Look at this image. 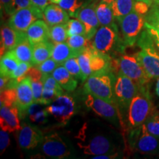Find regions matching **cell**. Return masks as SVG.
<instances>
[{
    "mask_svg": "<svg viewBox=\"0 0 159 159\" xmlns=\"http://www.w3.org/2000/svg\"><path fill=\"white\" fill-rule=\"evenodd\" d=\"M155 111L148 85H139L138 90L128 110L129 128H140Z\"/></svg>",
    "mask_w": 159,
    "mask_h": 159,
    "instance_id": "6da1fadb",
    "label": "cell"
},
{
    "mask_svg": "<svg viewBox=\"0 0 159 159\" xmlns=\"http://www.w3.org/2000/svg\"><path fill=\"white\" fill-rule=\"evenodd\" d=\"M96 50L111 57L124 54L127 46L119 35L118 27L114 26H100L92 39Z\"/></svg>",
    "mask_w": 159,
    "mask_h": 159,
    "instance_id": "7a4b0ae2",
    "label": "cell"
},
{
    "mask_svg": "<svg viewBox=\"0 0 159 159\" xmlns=\"http://www.w3.org/2000/svg\"><path fill=\"white\" fill-rule=\"evenodd\" d=\"M137 44L141 51L135 54L150 79L159 77V52L154 41L146 28H144L138 40Z\"/></svg>",
    "mask_w": 159,
    "mask_h": 159,
    "instance_id": "3957f363",
    "label": "cell"
},
{
    "mask_svg": "<svg viewBox=\"0 0 159 159\" xmlns=\"http://www.w3.org/2000/svg\"><path fill=\"white\" fill-rule=\"evenodd\" d=\"M116 78L112 71L91 75L85 81L84 92L116 104L114 95Z\"/></svg>",
    "mask_w": 159,
    "mask_h": 159,
    "instance_id": "277c9868",
    "label": "cell"
},
{
    "mask_svg": "<svg viewBox=\"0 0 159 159\" xmlns=\"http://www.w3.org/2000/svg\"><path fill=\"white\" fill-rule=\"evenodd\" d=\"M122 36L127 47H133L137 42L139 35L144 28V16L132 11L119 20Z\"/></svg>",
    "mask_w": 159,
    "mask_h": 159,
    "instance_id": "5b68a950",
    "label": "cell"
},
{
    "mask_svg": "<svg viewBox=\"0 0 159 159\" xmlns=\"http://www.w3.org/2000/svg\"><path fill=\"white\" fill-rule=\"evenodd\" d=\"M119 73L125 75L137 85L148 84L150 78L145 72L136 55L122 54L116 59Z\"/></svg>",
    "mask_w": 159,
    "mask_h": 159,
    "instance_id": "8992f818",
    "label": "cell"
},
{
    "mask_svg": "<svg viewBox=\"0 0 159 159\" xmlns=\"http://www.w3.org/2000/svg\"><path fill=\"white\" fill-rule=\"evenodd\" d=\"M139 85L125 75L119 73L114 85L116 105L122 110H128L131 101L136 95Z\"/></svg>",
    "mask_w": 159,
    "mask_h": 159,
    "instance_id": "52a82bcc",
    "label": "cell"
},
{
    "mask_svg": "<svg viewBox=\"0 0 159 159\" xmlns=\"http://www.w3.org/2000/svg\"><path fill=\"white\" fill-rule=\"evenodd\" d=\"M49 114L55 118L61 125H66L75 114L76 107L72 97L67 94H62L47 107Z\"/></svg>",
    "mask_w": 159,
    "mask_h": 159,
    "instance_id": "ba28073f",
    "label": "cell"
},
{
    "mask_svg": "<svg viewBox=\"0 0 159 159\" xmlns=\"http://www.w3.org/2000/svg\"><path fill=\"white\" fill-rule=\"evenodd\" d=\"M130 139L136 150L142 154L159 155V139L151 134L144 123L140 128L134 129Z\"/></svg>",
    "mask_w": 159,
    "mask_h": 159,
    "instance_id": "9c48e42d",
    "label": "cell"
},
{
    "mask_svg": "<svg viewBox=\"0 0 159 159\" xmlns=\"http://www.w3.org/2000/svg\"><path fill=\"white\" fill-rule=\"evenodd\" d=\"M85 103L89 108L112 124L117 125L119 123V107L115 103L108 102L92 94H88Z\"/></svg>",
    "mask_w": 159,
    "mask_h": 159,
    "instance_id": "30bf717a",
    "label": "cell"
},
{
    "mask_svg": "<svg viewBox=\"0 0 159 159\" xmlns=\"http://www.w3.org/2000/svg\"><path fill=\"white\" fill-rule=\"evenodd\" d=\"M43 12L30 6L13 13L10 17L8 25L16 31L26 33L35 21L43 19Z\"/></svg>",
    "mask_w": 159,
    "mask_h": 159,
    "instance_id": "8fae6325",
    "label": "cell"
},
{
    "mask_svg": "<svg viewBox=\"0 0 159 159\" xmlns=\"http://www.w3.org/2000/svg\"><path fill=\"white\" fill-rule=\"evenodd\" d=\"M41 144L42 152L49 158L61 159L70 155L68 147L56 133L46 136Z\"/></svg>",
    "mask_w": 159,
    "mask_h": 159,
    "instance_id": "7c38bea8",
    "label": "cell"
},
{
    "mask_svg": "<svg viewBox=\"0 0 159 159\" xmlns=\"http://www.w3.org/2000/svg\"><path fill=\"white\" fill-rule=\"evenodd\" d=\"M77 146L84 154L93 156L111 153L114 150V146L111 141L102 135H96L85 142H78Z\"/></svg>",
    "mask_w": 159,
    "mask_h": 159,
    "instance_id": "4fadbf2b",
    "label": "cell"
},
{
    "mask_svg": "<svg viewBox=\"0 0 159 159\" xmlns=\"http://www.w3.org/2000/svg\"><path fill=\"white\" fill-rule=\"evenodd\" d=\"M34 102L31 80L29 76L18 84L16 87V105L19 113V117L24 119L27 115L29 108Z\"/></svg>",
    "mask_w": 159,
    "mask_h": 159,
    "instance_id": "5bb4252c",
    "label": "cell"
},
{
    "mask_svg": "<svg viewBox=\"0 0 159 159\" xmlns=\"http://www.w3.org/2000/svg\"><path fill=\"white\" fill-rule=\"evenodd\" d=\"M96 5L94 3L83 5L77 11L75 17L82 21L84 25L86 37L89 39H92L96 34L97 30L100 27V24L96 13Z\"/></svg>",
    "mask_w": 159,
    "mask_h": 159,
    "instance_id": "9a60e30c",
    "label": "cell"
},
{
    "mask_svg": "<svg viewBox=\"0 0 159 159\" xmlns=\"http://www.w3.org/2000/svg\"><path fill=\"white\" fill-rule=\"evenodd\" d=\"M44 136L37 127L24 123L18 135V143L23 150H31L42 143Z\"/></svg>",
    "mask_w": 159,
    "mask_h": 159,
    "instance_id": "2e32d148",
    "label": "cell"
},
{
    "mask_svg": "<svg viewBox=\"0 0 159 159\" xmlns=\"http://www.w3.org/2000/svg\"><path fill=\"white\" fill-rule=\"evenodd\" d=\"M19 113L16 105L1 106L0 110V126L1 130L7 133H14L21 129Z\"/></svg>",
    "mask_w": 159,
    "mask_h": 159,
    "instance_id": "e0dca14e",
    "label": "cell"
},
{
    "mask_svg": "<svg viewBox=\"0 0 159 159\" xmlns=\"http://www.w3.org/2000/svg\"><path fill=\"white\" fill-rule=\"evenodd\" d=\"M27 35L23 32H17L9 25H4L1 28V57L5 52L13 50L21 39Z\"/></svg>",
    "mask_w": 159,
    "mask_h": 159,
    "instance_id": "ac0fdd59",
    "label": "cell"
},
{
    "mask_svg": "<svg viewBox=\"0 0 159 159\" xmlns=\"http://www.w3.org/2000/svg\"><path fill=\"white\" fill-rule=\"evenodd\" d=\"M26 33L30 42L34 45L50 39V27L45 21L38 19L29 27Z\"/></svg>",
    "mask_w": 159,
    "mask_h": 159,
    "instance_id": "d6986e66",
    "label": "cell"
},
{
    "mask_svg": "<svg viewBox=\"0 0 159 159\" xmlns=\"http://www.w3.org/2000/svg\"><path fill=\"white\" fill-rule=\"evenodd\" d=\"M69 13L57 4H50L43 11V17L46 23L49 27L54 25L66 24L69 20Z\"/></svg>",
    "mask_w": 159,
    "mask_h": 159,
    "instance_id": "ffe728a7",
    "label": "cell"
},
{
    "mask_svg": "<svg viewBox=\"0 0 159 159\" xmlns=\"http://www.w3.org/2000/svg\"><path fill=\"white\" fill-rule=\"evenodd\" d=\"M91 75L112 71V57L93 49L90 58Z\"/></svg>",
    "mask_w": 159,
    "mask_h": 159,
    "instance_id": "44dd1931",
    "label": "cell"
},
{
    "mask_svg": "<svg viewBox=\"0 0 159 159\" xmlns=\"http://www.w3.org/2000/svg\"><path fill=\"white\" fill-rule=\"evenodd\" d=\"M61 86L67 91H73L77 86V81L63 66H59L52 73Z\"/></svg>",
    "mask_w": 159,
    "mask_h": 159,
    "instance_id": "7402d4cb",
    "label": "cell"
},
{
    "mask_svg": "<svg viewBox=\"0 0 159 159\" xmlns=\"http://www.w3.org/2000/svg\"><path fill=\"white\" fill-rule=\"evenodd\" d=\"M32 47H33V64L37 66L52 57L54 43L49 41L48 40L32 45Z\"/></svg>",
    "mask_w": 159,
    "mask_h": 159,
    "instance_id": "603a6c76",
    "label": "cell"
},
{
    "mask_svg": "<svg viewBox=\"0 0 159 159\" xmlns=\"http://www.w3.org/2000/svg\"><path fill=\"white\" fill-rule=\"evenodd\" d=\"M79 55V53L71 49L66 41V42L55 43L51 57L59 65H63L66 61L71 57H78Z\"/></svg>",
    "mask_w": 159,
    "mask_h": 159,
    "instance_id": "cb8c5ba5",
    "label": "cell"
},
{
    "mask_svg": "<svg viewBox=\"0 0 159 159\" xmlns=\"http://www.w3.org/2000/svg\"><path fill=\"white\" fill-rule=\"evenodd\" d=\"M19 63V60L17 58L13 51L6 52L1 57V61H0L1 76L7 77L10 78L13 71L17 69Z\"/></svg>",
    "mask_w": 159,
    "mask_h": 159,
    "instance_id": "d4e9b609",
    "label": "cell"
},
{
    "mask_svg": "<svg viewBox=\"0 0 159 159\" xmlns=\"http://www.w3.org/2000/svg\"><path fill=\"white\" fill-rule=\"evenodd\" d=\"M12 51L14 52L20 62L33 63V47L27 35L20 41Z\"/></svg>",
    "mask_w": 159,
    "mask_h": 159,
    "instance_id": "484cf974",
    "label": "cell"
},
{
    "mask_svg": "<svg viewBox=\"0 0 159 159\" xmlns=\"http://www.w3.org/2000/svg\"><path fill=\"white\" fill-rule=\"evenodd\" d=\"M96 13L101 26H114L115 24L112 8L109 4L101 1L95 7Z\"/></svg>",
    "mask_w": 159,
    "mask_h": 159,
    "instance_id": "4316f807",
    "label": "cell"
},
{
    "mask_svg": "<svg viewBox=\"0 0 159 159\" xmlns=\"http://www.w3.org/2000/svg\"><path fill=\"white\" fill-rule=\"evenodd\" d=\"M28 76L31 80L34 102L40 103L42 97L43 85L42 82V73L37 67H32L30 69Z\"/></svg>",
    "mask_w": 159,
    "mask_h": 159,
    "instance_id": "83f0119b",
    "label": "cell"
},
{
    "mask_svg": "<svg viewBox=\"0 0 159 159\" xmlns=\"http://www.w3.org/2000/svg\"><path fill=\"white\" fill-rule=\"evenodd\" d=\"M134 0H114L111 4L114 16L117 21L134 11Z\"/></svg>",
    "mask_w": 159,
    "mask_h": 159,
    "instance_id": "f1b7e54d",
    "label": "cell"
},
{
    "mask_svg": "<svg viewBox=\"0 0 159 159\" xmlns=\"http://www.w3.org/2000/svg\"><path fill=\"white\" fill-rule=\"evenodd\" d=\"M66 42L71 49H74L79 54L88 49L94 48L92 39H89L85 35H75L69 36Z\"/></svg>",
    "mask_w": 159,
    "mask_h": 159,
    "instance_id": "f546056e",
    "label": "cell"
},
{
    "mask_svg": "<svg viewBox=\"0 0 159 159\" xmlns=\"http://www.w3.org/2000/svg\"><path fill=\"white\" fill-rule=\"evenodd\" d=\"M41 104L33 102L29 108L27 115L32 122L38 125H43L47 121L49 113L47 108L41 107Z\"/></svg>",
    "mask_w": 159,
    "mask_h": 159,
    "instance_id": "4dcf8cb0",
    "label": "cell"
},
{
    "mask_svg": "<svg viewBox=\"0 0 159 159\" xmlns=\"http://www.w3.org/2000/svg\"><path fill=\"white\" fill-rule=\"evenodd\" d=\"M68 37L66 24H61L50 27V39L54 44L66 42Z\"/></svg>",
    "mask_w": 159,
    "mask_h": 159,
    "instance_id": "1f68e13d",
    "label": "cell"
},
{
    "mask_svg": "<svg viewBox=\"0 0 159 159\" xmlns=\"http://www.w3.org/2000/svg\"><path fill=\"white\" fill-rule=\"evenodd\" d=\"M94 49V48H93ZM93 49H88L82 53H80L77 57V60L80 66L81 71H82L84 81L88 79V77L91 75V71L90 68V58L91 51Z\"/></svg>",
    "mask_w": 159,
    "mask_h": 159,
    "instance_id": "d6a6232c",
    "label": "cell"
},
{
    "mask_svg": "<svg viewBox=\"0 0 159 159\" xmlns=\"http://www.w3.org/2000/svg\"><path fill=\"white\" fill-rule=\"evenodd\" d=\"M63 66L75 79H80L83 82H84V77H83V72L80 66L77 57L68 59L63 63Z\"/></svg>",
    "mask_w": 159,
    "mask_h": 159,
    "instance_id": "836d02e7",
    "label": "cell"
},
{
    "mask_svg": "<svg viewBox=\"0 0 159 159\" xmlns=\"http://www.w3.org/2000/svg\"><path fill=\"white\" fill-rule=\"evenodd\" d=\"M67 33L68 36H71L75 35H81L86 36L85 26L78 19H69L66 23Z\"/></svg>",
    "mask_w": 159,
    "mask_h": 159,
    "instance_id": "e575fe53",
    "label": "cell"
},
{
    "mask_svg": "<svg viewBox=\"0 0 159 159\" xmlns=\"http://www.w3.org/2000/svg\"><path fill=\"white\" fill-rule=\"evenodd\" d=\"M144 124L151 134L159 138V111L155 110Z\"/></svg>",
    "mask_w": 159,
    "mask_h": 159,
    "instance_id": "d590c367",
    "label": "cell"
},
{
    "mask_svg": "<svg viewBox=\"0 0 159 159\" xmlns=\"http://www.w3.org/2000/svg\"><path fill=\"white\" fill-rule=\"evenodd\" d=\"M58 5L64 9L70 16L75 17L77 11L83 5L81 0H61Z\"/></svg>",
    "mask_w": 159,
    "mask_h": 159,
    "instance_id": "8d00e7d4",
    "label": "cell"
},
{
    "mask_svg": "<svg viewBox=\"0 0 159 159\" xmlns=\"http://www.w3.org/2000/svg\"><path fill=\"white\" fill-rule=\"evenodd\" d=\"M16 88L15 89H5L1 92L0 102L1 106H13L16 105Z\"/></svg>",
    "mask_w": 159,
    "mask_h": 159,
    "instance_id": "74e56055",
    "label": "cell"
},
{
    "mask_svg": "<svg viewBox=\"0 0 159 159\" xmlns=\"http://www.w3.org/2000/svg\"><path fill=\"white\" fill-rule=\"evenodd\" d=\"M33 66V63L27 62H20L19 65L18 66L17 69L13 71L10 78L16 80L18 82L20 83L22 80L28 76V73Z\"/></svg>",
    "mask_w": 159,
    "mask_h": 159,
    "instance_id": "f35d334b",
    "label": "cell"
},
{
    "mask_svg": "<svg viewBox=\"0 0 159 159\" xmlns=\"http://www.w3.org/2000/svg\"><path fill=\"white\" fill-rule=\"evenodd\" d=\"M144 18L147 23L159 31V5L151 6Z\"/></svg>",
    "mask_w": 159,
    "mask_h": 159,
    "instance_id": "ab89813d",
    "label": "cell"
},
{
    "mask_svg": "<svg viewBox=\"0 0 159 159\" xmlns=\"http://www.w3.org/2000/svg\"><path fill=\"white\" fill-rule=\"evenodd\" d=\"M59 66L61 65H59L56 61H55L52 57H50V58L45 61L44 62L37 65L36 67L41 71L42 75H52V73Z\"/></svg>",
    "mask_w": 159,
    "mask_h": 159,
    "instance_id": "60d3db41",
    "label": "cell"
},
{
    "mask_svg": "<svg viewBox=\"0 0 159 159\" xmlns=\"http://www.w3.org/2000/svg\"><path fill=\"white\" fill-rule=\"evenodd\" d=\"M144 27L148 30L150 36L152 37V40H153L156 49L159 52V31L157 30L156 28H154L153 27H152V26L147 22H145Z\"/></svg>",
    "mask_w": 159,
    "mask_h": 159,
    "instance_id": "b9f144b4",
    "label": "cell"
},
{
    "mask_svg": "<svg viewBox=\"0 0 159 159\" xmlns=\"http://www.w3.org/2000/svg\"><path fill=\"white\" fill-rule=\"evenodd\" d=\"M10 144V136L7 132L2 130L0 132V150L1 155L5 152L7 147Z\"/></svg>",
    "mask_w": 159,
    "mask_h": 159,
    "instance_id": "7bdbcfd3",
    "label": "cell"
},
{
    "mask_svg": "<svg viewBox=\"0 0 159 159\" xmlns=\"http://www.w3.org/2000/svg\"><path fill=\"white\" fill-rule=\"evenodd\" d=\"M150 6L148 5L147 3L141 1H136L134 3V11L136 13H139V14L145 16L148 13L149 10H150Z\"/></svg>",
    "mask_w": 159,
    "mask_h": 159,
    "instance_id": "ee69618b",
    "label": "cell"
},
{
    "mask_svg": "<svg viewBox=\"0 0 159 159\" xmlns=\"http://www.w3.org/2000/svg\"><path fill=\"white\" fill-rule=\"evenodd\" d=\"M31 6L30 0H13V7L12 11L13 13L20 9L25 8Z\"/></svg>",
    "mask_w": 159,
    "mask_h": 159,
    "instance_id": "f6af8a7d",
    "label": "cell"
},
{
    "mask_svg": "<svg viewBox=\"0 0 159 159\" xmlns=\"http://www.w3.org/2000/svg\"><path fill=\"white\" fill-rule=\"evenodd\" d=\"M30 3L31 6L43 13L46 7L52 2L50 0H30Z\"/></svg>",
    "mask_w": 159,
    "mask_h": 159,
    "instance_id": "bcb514c9",
    "label": "cell"
},
{
    "mask_svg": "<svg viewBox=\"0 0 159 159\" xmlns=\"http://www.w3.org/2000/svg\"><path fill=\"white\" fill-rule=\"evenodd\" d=\"M1 2V9L7 15L11 16L13 14L12 7H13V0H0Z\"/></svg>",
    "mask_w": 159,
    "mask_h": 159,
    "instance_id": "7dc6e473",
    "label": "cell"
},
{
    "mask_svg": "<svg viewBox=\"0 0 159 159\" xmlns=\"http://www.w3.org/2000/svg\"><path fill=\"white\" fill-rule=\"evenodd\" d=\"M118 154L117 153H114V154H111V153H106V154H102V155H99V156H94L92 158L94 159H111V158H116Z\"/></svg>",
    "mask_w": 159,
    "mask_h": 159,
    "instance_id": "c3c4849f",
    "label": "cell"
},
{
    "mask_svg": "<svg viewBox=\"0 0 159 159\" xmlns=\"http://www.w3.org/2000/svg\"><path fill=\"white\" fill-rule=\"evenodd\" d=\"M9 79V77L1 76V79H0V82H1V83H0V90H1V92L3 91L4 89H5V86L7 82H8Z\"/></svg>",
    "mask_w": 159,
    "mask_h": 159,
    "instance_id": "681fc988",
    "label": "cell"
},
{
    "mask_svg": "<svg viewBox=\"0 0 159 159\" xmlns=\"http://www.w3.org/2000/svg\"><path fill=\"white\" fill-rule=\"evenodd\" d=\"M136 1L144 2L147 3L148 5H150V7L155 5H159V0H136Z\"/></svg>",
    "mask_w": 159,
    "mask_h": 159,
    "instance_id": "f907efd6",
    "label": "cell"
},
{
    "mask_svg": "<svg viewBox=\"0 0 159 159\" xmlns=\"http://www.w3.org/2000/svg\"><path fill=\"white\" fill-rule=\"evenodd\" d=\"M156 94L158 95L159 97V77H158V80H157L156 85Z\"/></svg>",
    "mask_w": 159,
    "mask_h": 159,
    "instance_id": "816d5d0a",
    "label": "cell"
},
{
    "mask_svg": "<svg viewBox=\"0 0 159 159\" xmlns=\"http://www.w3.org/2000/svg\"><path fill=\"white\" fill-rule=\"evenodd\" d=\"M101 1H103V2H106V3L109 4V5H111V4L114 1V0H101Z\"/></svg>",
    "mask_w": 159,
    "mask_h": 159,
    "instance_id": "f5cc1de1",
    "label": "cell"
},
{
    "mask_svg": "<svg viewBox=\"0 0 159 159\" xmlns=\"http://www.w3.org/2000/svg\"><path fill=\"white\" fill-rule=\"evenodd\" d=\"M52 3H54V4H57V5H58L60 2H61V0H50Z\"/></svg>",
    "mask_w": 159,
    "mask_h": 159,
    "instance_id": "db71d44e",
    "label": "cell"
}]
</instances>
